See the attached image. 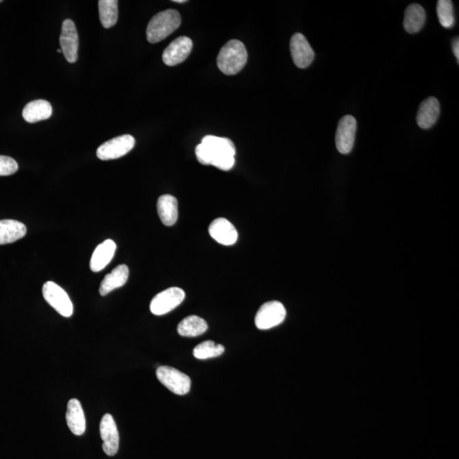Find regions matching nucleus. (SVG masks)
Returning <instances> with one entry per match:
<instances>
[{"instance_id":"obj_11","label":"nucleus","mask_w":459,"mask_h":459,"mask_svg":"<svg viewBox=\"0 0 459 459\" xmlns=\"http://www.w3.org/2000/svg\"><path fill=\"white\" fill-rule=\"evenodd\" d=\"M290 51L293 61L299 69L308 68L315 58V53L312 46L302 34L297 33L293 35L290 40Z\"/></svg>"},{"instance_id":"obj_10","label":"nucleus","mask_w":459,"mask_h":459,"mask_svg":"<svg viewBox=\"0 0 459 459\" xmlns=\"http://www.w3.org/2000/svg\"><path fill=\"white\" fill-rule=\"evenodd\" d=\"M60 45L66 61L69 63L76 62L79 51V34L73 21L66 19L63 22Z\"/></svg>"},{"instance_id":"obj_3","label":"nucleus","mask_w":459,"mask_h":459,"mask_svg":"<svg viewBox=\"0 0 459 459\" xmlns=\"http://www.w3.org/2000/svg\"><path fill=\"white\" fill-rule=\"evenodd\" d=\"M248 60V52L241 41L232 40L227 42L219 53L218 68L227 75H234L241 71Z\"/></svg>"},{"instance_id":"obj_15","label":"nucleus","mask_w":459,"mask_h":459,"mask_svg":"<svg viewBox=\"0 0 459 459\" xmlns=\"http://www.w3.org/2000/svg\"><path fill=\"white\" fill-rule=\"evenodd\" d=\"M441 112L439 101L436 97H429L423 101L417 114V123L423 129H428L436 125Z\"/></svg>"},{"instance_id":"obj_28","label":"nucleus","mask_w":459,"mask_h":459,"mask_svg":"<svg viewBox=\"0 0 459 459\" xmlns=\"http://www.w3.org/2000/svg\"><path fill=\"white\" fill-rule=\"evenodd\" d=\"M453 51L455 58H457V62H459V40L458 38H455L453 43Z\"/></svg>"},{"instance_id":"obj_30","label":"nucleus","mask_w":459,"mask_h":459,"mask_svg":"<svg viewBox=\"0 0 459 459\" xmlns=\"http://www.w3.org/2000/svg\"><path fill=\"white\" fill-rule=\"evenodd\" d=\"M58 52H59V53H62V49H58Z\"/></svg>"},{"instance_id":"obj_24","label":"nucleus","mask_w":459,"mask_h":459,"mask_svg":"<svg viewBox=\"0 0 459 459\" xmlns=\"http://www.w3.org/2000/svg\"><path fill=\"white\" fill-rule=\"evenodd\" d=\"M98 6L102 26L105 28L114 27L119 18V2L116 0H100Z\"/></svg>"},{"instance_id":"obj_18","label":"nucleus","mask_w":459,"mask_h":459,"mask_svg":"<svg viewBox=\"0 0 459 459\" xmlns=\"http://www.w3.org/2000/svg\"><path fill=\"white\" fill-rule=\"evenodd\" d=\"M158 213L162 223L172 227L178 220V201L174 196L165 194L158 200Z\"/></svg>"},{"instance_id":"obj_8","label":"nucleus","mask_w":459,"mask_h":459,"mask_svg":"<svg viewBox=\"0 0 459 459\" xmlns=\"http://www.w3.org/2000/svg\"><path fill=\"white\" fill-rule=\"evenodd\" d=\"M185 297V292L182 288L173 287L165 289L151 300V312L156 316L165 315L181 305Z\"/></svg>"},{"instance_id":"obj_19","label":"nucleus","mask_w":459,"mask_h":459,"mask_svg":"<svg viewBox=\"0 0 459 459\" xmlns=\"http://www.w3.org/2000/svg\"><path fill=\"white\" fill-rule=\"evenodd\" d=\"M129 275V267L126 264H120L112 270L111 273L108 274L101 282L100 286V294L106 296L115 290L116 288H121L128 281Z\"/></svg>"},{"instance_id":"obj_2","label":"nucleus","mask_w":459,"mask_h":459,"mask_svg":"<svg viewBox=\"0 0 459 459\" xmlns=\"http://www.w3.org/2000/svg\"><path fill=\"white\" fill-rule=\"evenodd\" d=\"M182 17L177 10H166L151 19L147 28V38L151 44L164 40L181 26Z\"/></svg>"},{"instance_id":"obj_7","label":"nucleus","mask_w":459,"mask_h":459,"mask_svg":"<svg viewBox=\"0 0 459 459\" xmlns=\"http://www.w3.org/2000/svg\"><path fill=\"white\" fill-rule=\"evenodd\" d=\"M286 309L279 301H270L263 303L256 316V326L260 330H271L284 323Z\"/></svg>"},{"instance_id":"obj_6","label":"nucleus","mask_w":459,"mask_h":459,"mask_svg":"<svg viewBox=\"0 0 459 459\" xmlns=\"http://www.w3.org/2000/svg\"><path fill=\"white\" fill-rule=\"evenodd\" d=\"M43 296L46 302L60 315L70 317L73 314V305L66 292L54 282H47L43 286Z\"/></svg>"},{"instance_id":"obj_4","label":"nucleus","mask_w":459,"mask_h":459,"mask_svg":"<svg viewBox=\"0 0 459 459\" xmlns=\"http://www.w3.org/2000/svg\"><path fill=\"white\" fill-rule=\"evenodd\" d=\"M157 377L162 384L175 395H186L190 390L192 381L190 377L175 367L169 366L158 367Z\"/></svg>"},{"instance_id":"obj_22","label":"nucleus","mask_w":459,"mask_h":459,"mask_svg":"<svg viewBox=\"0 0 459 459\" xmlns=\"http://www.w3.org/2000/svg\"><path fill=\"white\" fill-rule=\"evenodd\" d=\"M425 21V10L419 3H412L406 10L404 26L408 34L419 33L423 27Z\"/></svg>"},{"instance_id":"obj_5","label":"nucleus","mask_w":459,"mask_h":459,"mask_svg":"<svg viewBox=\"0 0 459 459\" xmlns=\"http://www.w3.org/2000/svg\"><path fill=\"white\" fill-rule=\"evenodd\" d=\"M136 140L132 136L123 135L106 141L97 151V156L102 161L114 160L125 156L135 147Z\"/></svg>"},{"instance_id":"obj_31","label":"nucleus","mask_w":459,"mask_h":459,"mask_svg":"<svg viewBox=\"0 0 459 459\" xmlns=\"http://www.w3.org/2000/svg\"><path fill=\"white\" fill-rule=\"evenodd\" d=\"M0 3H2V0H0Z\"/></svg>"},{"instance_id":"obj_23","label":"nucleus","mask_w":459,"mask_h":459,"mask_svg":"<svg viewBox=\"0 0 459 459\" xmlns=\"http://www.w3.org/2000/svg\"><path fill=\"white\" fill-rule=\"evenodd\" d=\"M208 330L207 321L197 316H189L179 323L178 334L182 337H197Z\"/></svg>"},{"instance_id":"obj_9","label":"nucleus","mask_w":459,"mask_h":459,"mask_svg":"<svg viewBox=\"0 0 459 459\" xmlns=\"http://www.w3.org/2000/svg\"><path fill=\"white\" fill-rule=\"evenodd\" d=\"M358 123L354 116L346 115L338 122L335 142L338 151L349 154L354 147Z\"/></svg>"},{"instance_id":"obj_17","label":"nucleus","mask_w":459,"mask_h":459,"mask_svg":"<svg viewBox=\"0 0 459 459\" xmlns=\"http://www.w3.org/2000/svg\"><path fill=\"white\" fill-rule=\"evenodd\" d=\"M66 423L69 428L75 436H82L86 430V416L80 401L77 399H71L66 409Z\"/></svg>"},{"instance_id":"obj_20","label":"nucleus","mask_w":459,"mask_h":459,"mask_svg":"<svg viewBox=\"0 0 459 459\" xmlns=\"http://www.w3.org/2000/svg\"><path fill=\"white\" fill-rule=\"evenodd\" d=\"M27 234V227L22 222L14 220L0 221V245L15 243Z\"/></svg>"},{"instance_id":"obj_29","label":"nucleus","mask_w":459,"mask_h":459,"mask_svg":"<svg viewBox=\"0 0 459 459\" xmlns=\"http://www.w3.org/2000/svg\"><path fill=\"white\" fill-rule=\"evenodd\" d=\"M175 3H186V0H174Z\"/></svg>"},{"instance_id":"obj_12","label":"nucleus","mask_w":459,"mask_h":459,"mask_svg":"<svg viewBox=\"0 0 459 459\" xmlns=\"http://www.w3.org/2000/svg\"><path fill=\"white\" fill-rule=\"evenodd\" d=\"M100 432L103 441L104 453L108 456H114L119 447V434L114 417L109 413L102 418L100 425Z\"/></svg>"},{"instance_id":"obj_13","label":"nucleus","mask_w":459,"mask_h":459,"mask_svg":"<svg viewBox=\"0 0 459 459\" xmlns=\"http://www.w3.org/2000/svg\"><path fill=\"white\" fill-rule=\"evenodd\" d=\"M192 49L193 41L190 38L179 37L164 49L162 61L169 66L178 65L188 58Z\"/></svg>"},{"instance_id":"obj_21","label":"nucleus","mask_w":459,"mask_h":459,"mask_svg":"<svg viewBox=\"0 0 459 459\" xmlns=\"http://www.w3.org/2000/svg\"><path fill=\"white\" fill-rule=\"evenodd\" d=\"M51 104L45 100H36L26 105L23 111V116L27 123H34L51 118Z\"/></svg>"},{"instance_id":"obj_27","label":"nucleus","mask_w":459,"mask_h":459,"mask_svg":"<svg viewBox=\"0 0 459 459\" xmlns=\"http://www.w3.org/2000/svg\"><path fill=\"white\" fill-rule=\"evenodd\" d=\"M18 171V164L12 158L0 156V176H8Z\"/></svg>"},{"instance_id":"obj_25","label":"nucleus","mask_w":459,"mask_h":459,"mask_svg":"<svg viewBox=\"0 0 459 459\" xmlns=\"http://www.w3.org/2000/svg\"><path fill=\"white\" fill-rule=\"evenodd\" d=\"M225 352V347L214 341L207 340L197 345L193 349V356L197 359L206 360L218 358Z\"/></svg>"},{"instance_id":"obj_1","label":"nucleus","mask_w":459,"mask_h":459,"mask_svg":"<svg viewBox=\"0 0 459 459\" xmlns=\"http://www.w3.org/2000/svg\"><path fill=\"white\" fill-rule=\"evenodd\" d=\"M195 151L197 160L204 165H213L228 171L235 164V145L227 138L206 136L197 145Z\"/></svg>"},{"instance_id":"obj_14","label":"nucleus","mask_w":459,"mask_h":459,"mask_svg":"<svg viewBox=\"0 0 459 459\" xmlns=\"http://www.w3.org/2000/svg\"><path fill=\"white\" fill-rule=\"evenodd\" d=\"M208 232L212 238L225 246L234 245L238 239L236 227L225 218H218L212 222Z\"/></svg>"},{"instance_id":"obj_16","label":"nucleus","mask_w":459,"mask_h":459,"mask_svg":"<svg viewBox=\"0 0 459 459\" xmlns=\"http://www.w3.org/2000/svg\"><path fill=\"white\" fill-rule=\"evenodd\" d=\"M116 243L111 239L106 240L95 248L92 254L90 266L92 271L99 273L111 262L116 252Z\"/></svg>"},{"instance_id":"obj_26","label":"nucleus","mask_w":459,"mask_h":459,"mask_svg":"<svg viewBox=\"0 0 459 459\" xmlns=\"http://www.w3.org/2000/svg\"><path fill=\"white\" fill-rule=\"evenodd\" d=\"M436 12L441 26L445 28H451L454 26V7L451 0H439L437 2Z\"/></svg>"}]
</instances>
